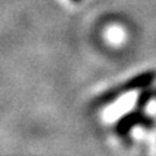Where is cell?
Listing matches in <instances>:
<instances>
[{"mask_svg":"<svg viewBox=\"0 0 156 156\" xmlns=\"http://www.w3.org/2000/svg\"><path fill=\"white\" fill-rule=\"evenodd\" d=\"M136 126H140L145 130H154L156 127V119L154 116L145 114L144 110L134 107V110L123 114L116 121L114 130H115V133L119 137H126Z\"/></svg>","mask_w":156,"mask_h":156,"instance_id":"cell-1","label":"cell"},{"mask_svg":"<svg viewBox=\"0 0 156 156\" xmlns=\"http://www.w3.org/2000/svg\"><path fill=\"white\" fill-rule=\"evenodd\" d=\"M155 81H156V70H147L143 71V73L136 74L134 77L129 78L126 82L121 83V85L125 93H129V92L140 90L143 88L154 85Z\"/></svg>","mask_w":156,"mask_h":156,"instance_id":"cell-2","label":"cell"},{"mask_svg":"<svg viewBox=\"0 0 156 156\" xmlns=\"http://www.w3.org/2000/svg\"><path fill=\"white\" fill-rule=\"evenodd\" d=\"M122 94H125L123 89H122V85H115V86H112V88L107 89L105 92H103L96 99V103L99 105H108L115 101L118 97H121Z\"/></svg>","mask_w":156,"mask_h":156,"instance_id":"cell-3","label":"cell"},{"mask_svg":"<svg viewBox=\"0 0 156 156\" xmlns=\"http://www.w3.org/2000/svg\"><path fill=\"white\" fill-rule=\"evenodd\" d=\"M154 97H156V88H152V85L140 89V92L137 94V99H136V108L144 110L152 101Z\"/></svg>","mask_w":156,"mask_h":156,"instance_id":"cell-4","label":"cell"},{"mask_svg":"<svg viewBox=\"0 0 156 156\" xmlns=\"http://www.w3.org/2000/svg\"><path fill=\"white\" fill-rule=\"evenodd\" d=\"M71 2H74V3H81L82 0H71Z\"/></svg>","mask_w":156,"mask_h":156,"instance_id":"cell-5","label":"cell"}]
</instances>
